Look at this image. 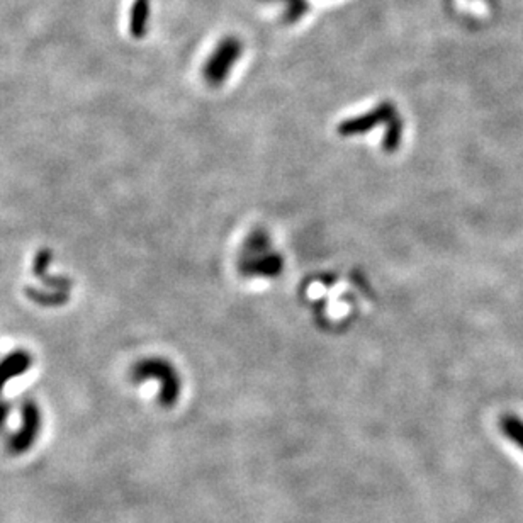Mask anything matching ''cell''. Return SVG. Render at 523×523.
Instances as JSON below:
<instances>
[{"instance_id":"6da1fadb","label":"cell","mask_w":523,"mask_h":523,"mask_svg":"<svg viewBox=\"0 0 523 523\" xmlns=\"http://www.w3.org/2000/svg\"><path fill=\"white\" fill-rule=\"evenodd\" d=\"M284 267V260L279 253L259 252L247 253L241 260V272L252 277H275Z\"/></svg>"},{"instance_id":"7a4b0ae2","label":"cell","mask_w":523,"mask_h":523,"mask_svg":"<svg viewBox=\"0 0 523 523\" xmlns=\"http://www.w3.org/2000/svg\"><path fill=\"white\" fill-rule=\"evenodd\" d=\"M392 116H394V109H392L389 104H382L379 106L378 109L364 114V116L342 122V124L338 126V133L342 134V136H357V134H364L372 128H378L380 122H389Z\"/></svg>"},{"instance_id":"3957f363","label":"cell","mask_w":523,"mask_h":523,"mask_svg":"<svg viewBox=\"0 0 523 523\" xmlns=\"http://www.w3.org/2000/svg\"><path fill=\"white\" fill-rule=\"evenodd\" d=\"M150 15V0H134L129 14V33L133 38H143Z\"/></svg>"},{"instance_id":"277c9868","label":"cell","mask_w":523,"mask_h":523,"mask_svg":"<svg viewBox=\"0 0 523 523\" xmlns=\"http://www.w3.org/2000/svg\"><path fill=\"white\" fill-rule=\"evenodd\" d=\"M501 430L515 445L520 447L523 450V420L517 418V416L513 415L505 416V418L501 420Z\"/></svg>"},{"instance_id":"5b68a950","label":"cell","mask_w":523,"mask_h":523,"mask_svg":"<svg viewBox=\"0 0 523 523\" xmlns=\"http://www.w3.org/2000/svg\"><path fill=\"white\" fill-rule=\"evenodd\" d=\"M401 136H403V122L401 119H394L391 122V126H387L386 136H384V150L387 152H394L398 150V146L401 145Z\"/></svg>"}]
</instances>
